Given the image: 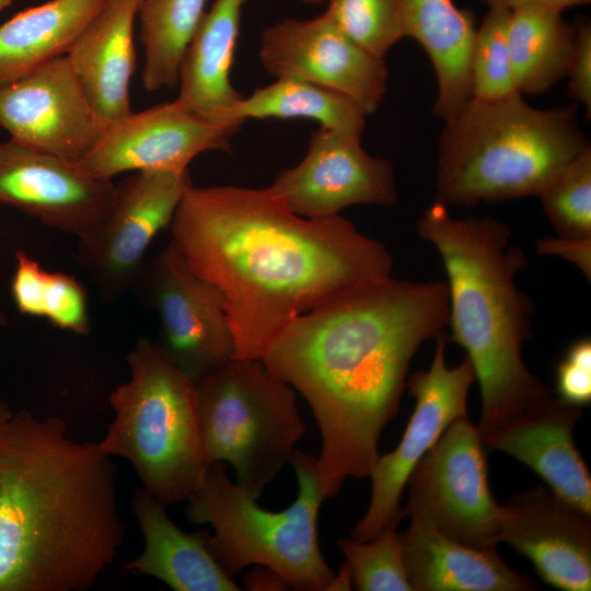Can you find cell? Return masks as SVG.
Masks as SVG:
<instances>
[{
    "label": "cell",
    "instance_id": "6da1fadb",
    "mask_svg": "<svg viewBox=\"0 0 591 591\" xmlns=\"http://www.w3.org/2000/svg\"><path fill=\"white\" fill-rule=\"evenodd\" d=\"M448 323L445 281L387 276L331 296L266 346L259 359L305 398L318 426L324 500L347 478L370 475L414 356Z\"/></svg>",
    "mask_w": 591,
    "mask_h": 591
},
{
    "label": "cell",
    "instance_id": "7a4b0ae2",
    "mask_svg": "<svg viewBox=\"0 0 591 591\" xmlns=\"http://www.w3.org/2000/svg\"><path fill=\"white\" fill-rule=\"evenodd\" d=\"M170 229L192 269L221 293L237 358L259 359L294 318L393 267L385 245L351 221L301 217L270 186L190 185Z\"/></svg>",
    "mask_w": 591,
    "mask_h": 591
},
{
    "label": "cell",
    "instance_id": "3957f363",
    "mask_svg": "<svg viewBox=\"0 0 591 591\" xmlns=\"http://www.w3.org/2000/svg\"><path fill=\"white\" fill-rule=\"evenodd\" d=\"M58 417L14 413L0 436V591H85L124 542L115 467Z\"/></svg>",
    "mask_w": 591,
    "mask_h": 591
},
{
    "label": "cell",
    "instance_id": "277c9868",
    "mask_svg": "<svg viewBox=\"0 0 591 591\" xmlns=\"http://www.w3.org/2000/svg\"><path fill=\"white\" fill-rule=\"evenodd\" d=\"M418 235L439 253L447 276L449 341L460 345L479 384L482 438L551 396L526 367L532 300L517 286L528 264L507 223L491 217L454 218L434 200L417 222Z\"/></svg>",
    "mask_w": 591,
    "mask_h": 591
},
{
    "label": "cell",
    "instance_id": "5b68a950",
    "mask_svg": "<svg viewBox=\"0 0 591 591\" xmlns=\"http://www.w3.org/2000/svg\"><path fill=\"white\" fill-rule=\"evenodd\" d=\"M444 123L434 200L448 207L538 196L590 144L575 106L537 108L520 93L472 97Z\"/></svg>",
    "mask_w": 591,
    "mask_h": 591
},
{
    "label": "cell",
    "instance_id": "8992f818",
    "mask_svg": "<svg viewBox=\"0 0 591 591\" xmlns=\"http://www.w3.org/2000/svg\"><path fill=\"white\" fill-rule=\"evenodd\" d=\"M127 364L128 380L109 394L114 418L99 447L126 459L142 488L164 505L185 501L208 468L195 381L146 336L128 352Z\"/></svg>",
    "mask_w": 591,
    "mask_h": 591
},
{
    "label": "cell",
    "instance_id": "52a82bcc",
    "mask_svg": "<svg viewBox=\"0 0 591 591\" xmlns=\"http://www.w3.org/2000/svg\"><path fill=\"white\" fill-rule=\"evenodd\" d=\"M290 464L298 496L282 511L258 506L254 496L230 478L224 463L215 462L187 499L186 515L195 524L210 525V552L230 577L248 566L263 565L278 572L290 588L325 591L335 573L317 540L324 498L316 457L296 450Z\"/></svg>",
    "mask_w": 591,
    "mask_h": 591
},
{
    "label": "cell",
    "instance_id": "ba28073f",
    "mask_svg": "<svg viewBox=\"0 0 591 591\" xmlns=\"http://www.w3.org/2000/svg\"><path fill=\"white\" fill-rule=\"evenodd\" d=\"M195 387L208 466L230 464L235 482L258 499L291 463L305 433L297 392L260 359L237 357L196 381Z\"/></svg>",
    "mask_w": 591,
    "mask_h": 591
},
{
    "label": "cell",
    "instance_id": "9c48e42d",
    "mask_svg": "<svg viewBox=\"0 0 591 591\" xmlns=\"http://www.w3.org/2000/svg\"><path fill=\"white\" fill-rule=\"evenodd\" d=\"M485 455L477 426L452 422L413 470L404 517L470 546L497 547L507 508L491 495Z\"/></svg>",
    "mask_w": 591,
    "mask_h": 591
},
{
    "label": "cell",
    "instance_id": "30bf717a",
    "mask_svg": "<svg viewBox=\"0 0 591 591\" xmlns=\"http://www.w3.org/2000/svg\"><path fill=\"white\" fill-rule=\"evenodd\" d=\"M193 185L187 170L134 172L115 184L100 222L78 239L76 259L106 300L135 291L155 237L170 228Z\"/></svg>",
    "mask_w": 591,
    "mask_h": 591
},
{
    "label": "cell",
    "instance_id": "8fae6325",
    "mask_svg": "<svg viewBox=\"0 0 591 591\" xmlns=\"http://www.w3.org/2000/svg\"><path fill=\"white\" fill-rule=\"evenodd\" d=\"M434 340L429 369L414 372L406 382L415 407L404 434L392 452L379 455L370 472V502L350 535L357 541H371L399 523L404 518L399 501L413 470L452 422L467 417V396L476 382L474 368L466 356L449 367L448 334Z\"/></svg>",
    "mask_w": 591,
    "mask_h": 591
},
{
    "label": "cell",
    "instance_id": "7c38bea8",
    "mask_svg": "<svg viewBox=\"0 0 591 591\" xmlns=\"http://www.w3.org/2000/svg\"><path fill=\"white\" fill-rule=\"evenodd\" d=\"M138 289L159 318V343L195 382L235 357L221 293L192 269L172 240L147 262Z\"/></svg>",
    "mask_w": 591,
    "mask_h": 591
},
{
    "label": "cell",
    "instance_id": "4fadbf2b",
    "mask_svg": "<svg viewBox=\"0 0 591 591\" xmlns=\"http://www.w3.org/2000/svg\"><path fill=\"white\" fill-rule=\"evenodd\" d=\"M258 57L269 74L336 91L366 115L379 108L386 93L384 59L350 40L324 13L310 20L286 18L267 26Z\"/></svg>",
    "mask_w": 591,
    "mask_h": 591
},
{
    "label": "cell",
    "instance_id": "5bb4252c",
    "mask_svg": "<svg viewBox=\"0 0 591 591\" xmlns=\"http://www.w3.org/2000/svg\"><path fill=\"white\" fill-rule=\"evenodd\" d=\"M361 138L320 127L306 155L280 171L271 189L297 215L322 219L354 205L392 207L397 187L391 161L369 154Z\"/></svg>",
    "mask_w": 591,
    "mask_h": 591
},
{
    "label": "cell",
    "instance_id": "9a60e30c",
    "mask_svg": "<svg viewBox=\"0 0 591 591\" xmlns=\"http://www.w3.org/2000/svg\"><path fill=\"white\" fill-rule=\"evenodd\" d=\"M108 124L93 109L66 55L0 88V128L10 139L76 164Z\"/></svg>",
    "mask_w": 591,
    "mask_h": 591
},
{
    "label": "cell",
    "instance_id": "2e32d148",
    "mask_svg": "<svg viewBox=\"0 0 591 591\" xmlns=\"http://www.w3.org/2000/svg\"><path fill=\"white\" fill-rule=\"evenodd\" d=\"M241 126L211 123L174 100L108 124L96 147L74 165L101 179L125 172L187 170L204 152L228 150Z\"/></svg>",
    "mask_w": 591,
    "mask_h": 591
},
{
    "label": "cell",
    "instance_id": "e0dca14e",
    "mask_svg": "<svg viewBox=\"0 0 591 591\" xmlns=\"http://www.w3.org/2000/svg\"><path fill=\"white\" fill-rule=\"evenodd\" d=\"M114 192L112 179L11 139L0 142V204L46 227L82 237L103 218Z\"/></svg>",
    "mask_w": 591,
    "mask_h": 591
},
{
    "label": "cell",
    "instance_id": "ac0fdd59",
    "mask_svg": "<svg viewBox=\"0 0 591 591\" xmlns=\"http://www.w3.org/2000/svg\"><path fill=\"white\" fill-rule=\"evenodd\" d=\"M501 542L533 565L547 584L565 591L591 589V514L537 486L512 496Z\"/></svg>",
    "mask_w": 591,
    "mask_h": 591
},
{
    "label": "cell",
    "instance_id": "d6986e66",
    "mask_svg": "<svg viewBox=\"0 0 591 591\" xmlns=\"http://www.w3.org/2000/svg\"><path fill=\"white\" fill-rule=\"evenodd\" d=\"M580 407L547 397L483 438L484 445L529 466L559 498L591 514V477L573 442Z\"/></svg>",
    "mask_w": 591,
    "mask_h": 591
},
{
    "label": "cell",
    "instance_id": "ffe728a7",
    "mask_svg": "<svg viewBox=\"0 0 591 591\" xmlns=\"http://www.w3.org/2000/svg\"><path fill=\"white\" fill-rule=\"evenodd\" d=\"M140 1L107 0L66 54L90 104L107 124L132 112L134 26Z\"/></svg>",
    "mask_w": 591,
    "mask_h": 591
},
{
    "label": "cell",
    "instance_id": "44dd1931",
    "mask_svg": "<svg viewBox=\"0 0 591 591\" xmlns=\"http://www.w3.org/2000/svg\"><path fill=\"white\" fill-rule=\"evenodd\" d=\"M131 510L143 536L141 553L124 568L157 578L175 591H240L215 559L209 532L181 530L169 517L166 505L143 488L131 499Z\"/></svg>",
    "mask_w": 591,
    "mask_h": 591
},
{
    "label": "cell",
    "instance_id": "7402d4cb",
    "mask_svg": "<svg viewBox=\"0 0 591 591\" xmlns=\"http://www.w3.org/2000/svg\"><path fill=\"white\" fill-rule=\"evenodd\" d=\"M401 540L414 591L538 589L532 579L510 568L497 553V547L470 546L418 522H410Z\"/></svg>",
    "mask_w": 591,
    "mask_h": 591
},
{
    "label": "cell",
    "instance_id": "603a6c76",
    "mask_svg": "<svg viewBox=\"0 0 591 591\" xmlns=\"http://www.w3.org/2000/svg\"><path fill=\"white\" fill-rule=\"evenodd\" d=\"M246 1L215 0L201 16L179 66L176 100L215 124L242 125L227 121V114L244 96L231 84L230 70Z\"/></svg>",
    "mask_w": 591,
    "mask_h": 591
},
{
    "label": "cell",
    "instance_id": "cb8c5ba5",
    "mask_svg": "<svg viewBox=\"0 0 591 591\" xmlns=\"http://www.w3.org/2000/svg\"><path fill=\"white\" fill-rule=\"evenodd\" d=\"M404 37L426 51L437 79L436 116L453 118L472 99L470 62L476 33L472 11L452 0H401Z\"/></svg>",
    "mask_w": 591,
    "mask_h": 591
},
{
    "label": "cell",
    "instance_id": "d4e9b609",
    "mask_svg": "<svg viewBox=\"0 0 591 591\" xmlns=\"http://www.w3.org/2000/svg\"><path fill=\"white\" fill-rule=\"evenodd\" d=\"M107 0H48L0 24V88L68 53Z\"/></svg>",
    "mask_w": 591,
    "mask_h": 591
},
{
    "label": "cell",
    "instance_id": "484cf974",
    "mask_svg": "<svg viewBox=\"0 0 591 591\" xmlns=\"http://www.w3.org/2000/svg\"><path fill=\"white\" fill-rule=\"evenodd\" d=\"M573 40L575 25L561 12L541 7L511 10L508 43L517 91L544 93L565 78Z\"/></svg>",
    "mask_w": 591,
    "mask_h": 591
},
{
    "label": "cell",
    "instance_id": "4316f807",
    "mask_svg": "<svg viewBox=\"0 0 591 591\" xmlns=\"http://www.w3.org/2000/svg\"><path fill=\"white\" fill-rule=\"evenodd\" d=\"M366 117L357 104L336 91L298 79L277 78L274 83L237 101L228 112L227 121L311 119L320 127L361 138Z\"/></svg>",
    "mask_w": 591,
    "mask_h": 591
},
{
    "label": "cell",
    "instance_id": "83f0119b",
    "mask_svg": "<svg viewBox=\"0 0 591 591\" xmlns=\"http://www.w3.org/2000/svg\"><path fill=\"white\" fill-rule=\"evenodd\" d=\"M207 0H141L138 9L144 49L142 84L148 92L175 88L185 50Z\"/></svg>",
    "mask_w": 591,
    "mask_h": 591
},
{
    "label": "cell",
    "instance_id": "f1b7e54d",
    "mask_svg": "<svg viewBox=\"0 0 591 591\" xmlns=\"http://www.w3.org/2000/svg\"><path fill=\"white\" fill-rule=\"evenodd\" d=\"M15 262L11 293L21 314L43 317L77 335L90 333L86 291L74 276L49 271L24 251L15 253Z\"/></svg>",
    "mask_w": 591,
    "mask_h": 591
},
{
    "label": "cell",
    "instance_id": "f546056e",
    "mask_svg": "<svg viewBox=\"0 0 591 591\" xmlns=\"http://www.w3.org/2000/svg\"><path fill=\"white\" fill-rule=\"evenodd\" d=\"M488 10L476 28L470 62L472 97L496 100L519 93L514 85L508 43L511 10L485 1Z\"/></svg>",
    "mask_w": 591,
    "mask_h": 591
},
{
    "label": "cell",
    "instance_id": "4dcf8cb0",
    "mask_svg": "<svg viewBox=\"0 0 591 591\" xmlns=\"http://www.w3.org/2000/svg\"><path fill=\"white\" fill-rule=\"evenodd\" d=\"M537 197L556 235L591 237V146L578 153Z\"/></svg>",
    "mask_w": 591,
    "mask_h": 591
},
{
    "label": "cell",
    "instance_id": "1f68e13d",
    "mask_svg": "<svg viewBox=\"0 0 591 591\" xmlns=\"http://www.w3.org/2000/svg\"><path fill=\"white\" fill-rule=\"evenodd\" d=\"M352 583L360 591H414L408 579L401 534L390 525L371 541L338 538Z\"/></svg>",
    "mask_w": 591,
    "mask_h": 591
},
{
    "label": "cell",
    "instance_id": "d6a6232c",
    "mask_svg": "<svg viewBox=\"0 0 591 591\" xmlns=\"http://www.w3.org/2000/svg\"><path fill=\"white\" fill-rule=\"evenodd\" d=\"M324 14L350 40L384 59L404 37L401 0H327Z\"/></svg>",
    "mask_w": 591,
    "mask_h": 591
},
{
    "label": "cell",
    "instance_id": "836d02e7",
    "mask_svg": "<svg viewBox=\"0 0 591 591\" xmlns=\"http://www.w3.org/2000/svg\"><path fill=\"white\" fill-rule=\"evenodd\" d=\"M558 398L581 407L591 402V339L583 337L570 344L556 368Z\"/></svg>",
    "mask_w": 591,
    "mask_h": 591
},
{
    "label": "cell",
    "instance_id": "e575fe53",
    "mask_svg": "<svg viewBox=\"0 0 591 591\" xmlns=\"http://www.w3.org/2000/svg\"><path fill=\"white\" fill-rule=\"evenodd\" d=\"M570 97L591 113V23L588 19L575 24V40L567 69Z\"/></svg>",
    "mask_w": 591,
    "mask_h": 591
},
{
    "label": "cell",
    "instance_id": "d590c367",
    "mask_svg": "<svg viewBox=\"0 0 591 591\" xmlns=\"http://www.w3.org/2000/svg\"><path fill=\"white\" fill-rule=\"evenodd\" d=\"M536 252L542 255L561 257L576 266L588 279L591 278V237L570 239L563 236H545L535 244Z\"/></svg>",
    "mask_w": 591,
    "mask_h": 591
},
{
    "label": "cell",
    "instance_id": "8d00e7d4",
    "mask_svg": "<svg viewBox=\"0 0 591 591\" xmlns=\"http://www.w3.org/2000/svg\"><path fill=\"white\" fill-rule=\"evenodd\" d=\"M242 587L253 591H281L290 588L278 572L263 565H253L244 576Z\"/></svg>",
    "mask_w": 591,
    "mask_h": 591
},
{
    "label": "cell",
    "instance_id": "74e56055",
    "mask_svg": "<svg viewBox=\"0 0 591 591\" xmlns=\"http://www.w3.org/2000/svg\"><path fill=\"white\" fill-rule=\"evenodd\" d=\"M494 1L514 10L522 7H541L551 9L554 11L563 12V10L571 7L583 5L591 2V0H484Z\"/></svg>",
    "mask_w": 591,
    "mask_h": 591
},
{
    "label": "cell",
    "instance_id": "f35d334b",
    "mask_svg": "<svg viewBox=\"0 0 591 591\" xmlns=\"http://www.w3.org/2000/svg\"><path fill=\"white\" fill-rule=\"evenodd\" d=\"M352 584V578L351 572L346 563H344L341 569L339 570V573L334 576L332 582L329 583L327 590L332 591H341V590H350Z\"/></svg>",
    "mask_w": 591,
    "mask_h": 591
},
{
    "label": "cell",
    "instance_id": "ab89813d",
    "mask_svg": "<svg viewBox=\"0 0 591 591\" xmlns=\"http://www.w3.org/2000/svg\"><path fill=\"white\" fill-rule=\"evenodd\" d=\"M13 412L10 409L8 404L0 399V436L2 431L4 430L5 426L10 421L11 417L13 416Z\"/></svg>",
    "mask_w": 591,
    "mask_h": 591
},
{
    "label": "cell",
    "instance_id": "60d3db41",
    "mask_svg": "<svg viewBox=\"0 0 591 591\" xmlns=\"http://www.w3.org/2000/svg\"><path fill=\"white\" fill-rule=\"evenodd\" d=\"M8 323V317L5 313L0 309V326H3Z\"/></svg>",
    "mask_w": 591,
    "mask_h": 591
},
{
    "label": "cell",
    "instance_id": "b9f144b4",
    "mask_svg": "<svg viewBox=\"0 0 591 591\" xmlns=\"http://www.w3.org/2000/svg\"><path fill=\"white\" fill-rule=\"evenodd\" d=\"M13 0H0V11L8 8Z\"/></svg>",
    "mask_w": 591,
    "mask_h": 591
},
{
    "label": "cell",
    "instance_id": "7bdbcfd3",
    "mask_svg": "<svg viewBox=\"0 0 591 591\" xmlns=\"http://www.w3.org/2000/svg\"><path fill=\"white\" fill-rule=\"evenodd\" d=\"M300 1L306 4H320L326 0H300Z\"/></svg>",
    "mask_w": 591,
    "mask_h": 591
}]
</instances>
